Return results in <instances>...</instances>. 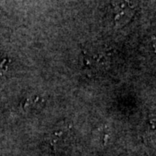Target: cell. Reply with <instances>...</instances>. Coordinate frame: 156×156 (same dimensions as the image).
I'll list each match as a JSON object with an SVG mask.
<instances>
[{"label":"cell","instance_id":"cell-1","mask_svg":"<svg viewBox=\"0 0 156 156\" xmlns=\"http://www.w3.org/2000/svg\"><path fill=\"white\" fill-rule=\"evenodd\" d=\"M8 58L0 56V72H4L7 70L8 68Z\"/></svg>","mask_w":156,"mask_h":156}]
</instances>
